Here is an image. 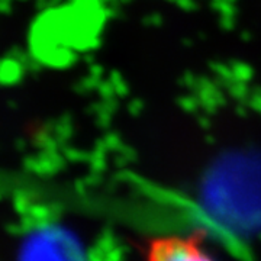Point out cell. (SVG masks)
Segmentation results:
<instances>
[{"label":"cell","instance_id":"6da1fadb","mask_svg":"<svg viewBox=\"0 0 261 261\" xmlns=\"http://www.w3.org/2000/svg\"><path fill=\"white\" fill-rule=\"evenodd\" d=\"M149 261H212L197 244L183 238H161L151 244Z\"/></svg>","mask_w":261,"mask_h":261}]
</instances>
